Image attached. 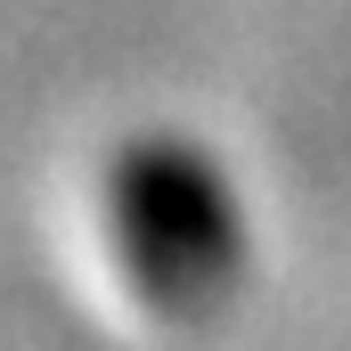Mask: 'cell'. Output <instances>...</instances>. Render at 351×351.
Listing matches in <instances>:
<instances>
[{"instance_id":"6da1fadb","label":"cell","mask_w":351,"mask_h":351,"mask_svg":"<svg viewBox=\"0 0 351 351\" xmlns=\"http://www.w3.org/2000/svg\"><path fill=\"white\" fill-rule=\"evenodd\" d=\"M106 245L131 278V294L164 327H213L237 286L254 278V213L237 172L172 123H147L106 147L98 172Z\"/></svg>"}]
</instances>
